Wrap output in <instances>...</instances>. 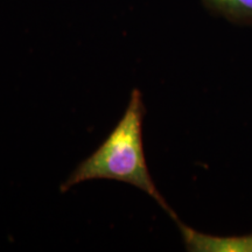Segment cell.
Wrapping results in <instances>:
<instances>
[{
	"label": "cell",
	"mask_w": 252,
	"mask_h": 252,
	"mask_svg": "<svg viewBox=\"0 0 252 252\" xmlns=\"http://www.w3.org/2000/svg\"><path fill=\"white\" fill-rule=\"evenodd\" d=\"M146 115L143 94L133 89L121 121L98 149L62 182L60 191L90 180H115L140 189L153 198L173 220H179L154 184L144 151L143 124Z\"/></svg>",
	"instance_id": "obj_1"
},
{
	"label": "cell",
	"mask_w": 252,
	"mask_h": 252,
	"mask_svg": "<svg viewBox=\"0 0 252 252\" xmlns=\"http://www.w3.org/2000/svg\"><path fill=\"white\" fill-rule=\"evenodd\" d=\"M175 223L180 230L186 250L191 252H252V234L243 236H216L200 232L180 220Z\"/></svg>",
	"instance_id": "obj_2"
},
{
	"label": "cell",
	"mask_w": 252,
	"mask_h": 252,
	"mask_svg": "<svg viewBox=\"0 0 252 252\" xmlns=\"http://www.w3.org/2000/svg\"><path fill=\"white\" fill-rule=\"evenodd\" d=\"M202 2L210 13L230 23L252 25V0H202Z\"/></svg>",
	"instance_id": "obj_3"
}]
</instances>
